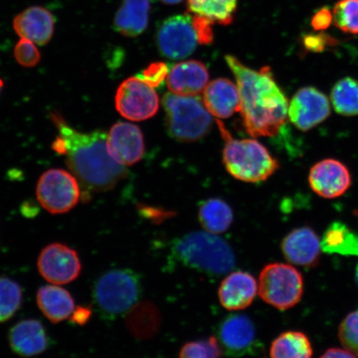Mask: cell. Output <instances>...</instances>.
I'll list each match as a JSON object with an SVG mask.
<instances>
[{"label": "cell", "instance_id": "1", "mask_svg": "<svg viewBox=\"0 0 358 358\" xmlns=\"http://www.w3.org/2000/svg\"><path fill=\"white\" fill-rule=\"evenodd\" d=\"M51 120L59 133L52 149L66 157L67 167L82 186L83 199H90L92 192L113 189L127 177V168L116 162L107 149L105 131L80 132L59 113H52Z\"/></svg>", "mask_w": 358, "mask_h": 358}, {"label": "cell", "instance_id": "2", "mask_svg": "<svg viewBox=\"0 0 358 358\" xmlns=\"http://www.w3.org/2000/svg\"><path fill=\"white\" fill-rule=\"evenodd\" d=\"M226 62L235 76L246 131L254 137L275 136L289 118V102L268 66L249 69L234 56Z\"/></svg>", "mask_w": 358, "mask_h": 358}, {"label": "cell", "instance_id": "3", "mask_svg": "<svg viewBox=\"0 0 358 358\" xmlns=\"http://www.w3.org/2000/svg\"><path fill=\"white\" fill-rule=\"evenodd\" d=\"M172 254L182 266L209 276L226 275L236 265L229 244L208 231L190 232L177 239L172 246Z\"/></svg>", "mask_w": 358, "mask_h": 358}, {"label": "cell", "instance_id": "4", "mask_svg": "<svg viewBox=\"0 0 358 358\" xmlns=\"http://www.w3.org/2000/svg\"><path fill=\"white\" fill-rule=\"evenodd\" d=\"M227 140L223 164L227 172L246 182L266 181L279 169V163L266 148L256 140H232L222 127Z\"/></svg>", "mask_w": 358, "mask_h": 358}, {"label": "cell", "instance_id": "5", "mask_svg": "<svg viewBox=\"0 0 358 358\" xmlns=\"http://www.w3.org/2000/svg\"><path fill=\"white\" fill-rule=\"evenodd\" d=\"M163 106L170 136L181 142L201 140L211 131L213 119L196 96L165 94Z\"/></svg>", "mask_w": 358, "mask_h": 358}, {"label": "cell", "instance_id": "6", "mask_svg": "<svg viewBox=\"0 0 358 358\" xmlns=\"http://www.w3.org/2000/svg\"><path fill=\"white\" fill-rule=\"evenodd\" d=\"M141 293V282L136 272L129 268H116L97 280L93 297L103 315L113 319L136 306Z\"/></svg>", "mask_w": 358, "mask_h": 358}, {"label": "cell", "instance_id": "7", "mask_svg": "<svg viewBox=\"0 0 358 358\" xmlns=\"http://www.w3.org/2000/svg\"><path fill=\"white\" fill-rule=\"evenodd\" d=\"M258 293L264 302L280 310H287L301 301L303 276L288 264H268L259 274Z\"/></svg>", "mask_w": 358, "mask_h": 358}, {"label": "cell", "instance_id": "8", "mask_svg": "<svg viewBox=\"0 0 358 358\" xmlns=\"http://www.w3.org/2000/svg\"><path fill=\"white\" fill-rule=\"evenodd\" d=\"M36 194L40 204L48 212L62 214L69 212L78 203L82 191L73 173L52 169L40 177Z\"/></svg>", "mask_w": 358, "mask_h": 358}, {"label": "cell", "instance_id": "9", "mask_svg": "<svg viewBox=\"0 0 358 358\" xmlns=\"http://www.w3.org/2000/svg\"><path fill=\"white\" fill-rule=\"evenodd\" d=\"M159 107V96L154 88L138 77L124 80L116 92V110L124 118L133 122L153 117Z\"/></svg>", "mask_w": 358, "mask_h": 358}, {"label": "cell", "instance_id": "10", "mask_svg": "<svg viewBox=\"0 0 358 358\" xmlns=\"http://www.w3.org/2000/svg\"><path fill=\"white\" fill-rule=\"evenodd\" d=\"M199 39L192 17L178 15L165 20L157 33L159 50L169 59L180 60L195 51Z\"/></svg>", "mask_w": 358, "mask_h": 358}, {"label": "cell", "instance_id": "11", "mask_svg": "<svg viewBox=\"0 0 358 358\" xmlns=\"http://www.w3.org/2000/svg\"><path fill=\"white\" fill-rule=\"evenodd\" d=\"M331 114L329 98L315 87L299 89L289 104V119L299 131H310Z\"/></svg>", "mask_w": 358, "mask_h": 358}, {"label": "cell", "instance_id": "12", "mask_svg": "<svg viewBox=\"0 0 358 358\" xmlns=\"http://www.w3.org/2000/svg\"><path fill=\"white\" fill-rule=\"evenodd\" d=\"M38 268L45 280L56 285H65L78 278L82 264L73 249L61 243H53L42 250Z\"/></svg>", "mask_w": 358, "mask_h": 358}, {"label": "cell", "instance_id": "13", "mask_svg": "<svg viewBox=\"0 0 358 358\" xmlns=\"http://www.w3.org/2000/svg\"><path fill=\"white\" fill-rule=\"evenodd\" d=\"M222 352L231 357L252 353L258 348L256 327L248 316L231 315L224 319L217 331Z\"/></svg>", "mask_w": 358, "mask_h": 358}, {"label": "cell", "instance_id": "14", "mask_svg": "<svg viewBox=\"0 0 358 358\" xmlns=\"http://www.w3.org/2000/svg\"><path fill=\"white\" fill-rule=\"evenodd\" d=\"M308 182L316 194L326 199H337L351 186L352 178L346 165L334 159H327L313 165Z\"/></svg>", "mask_w": 358, "mask_h": 358}, {"label": "cell", "instance_id": "15", "mask_svg": "<svg viewBox=\"0 0 358 358\" xmlns=\"http://www.w3.org/2000/svg\"><path fill=\"white\" fill-rule=\"evenodd\" d=\"M107 149L116 162L131 166L145 154V140L141 129L136 124L118 122L107 134Z\"/></svg>", "mask_w": 358, "mask_h": 358}, {"label": "cell", "instance_id": "16", "mask_svg": "<svg viewBox=\"0 0 358 358\" xmlns=\"http://www.w3.org/2000/svg\"><path fill=\"white\" fill-rule=\"evenodd\" d=\"M281 250L289 263L310 268L319 263L321 241L312 228L299 227L285 236L281 243Z\"/></svg>", "mask_w": 358, "mask_h": 358}, {"label": "cell", "instance_id": "17", "mask_svg": "<svg viewBox=\"0 0 358 358\" xmlns=\"http://www.w3.org/2000/svg\"><path fill=\"white\" fill-rule=\"evenodd\" d=\"M257 292L258 284L252 275L236 271L222 282L218 289L219 301L227 310H243L252 303Z\"/></svg>", "mask_w": 358, "mask_h": 358}, {"label": "cell", "instance_id": "18", "mask_svg": "<svg viewBox=\"0 0 358 358\" xmlns=\"http://www.w3.org/2000/svg\"><path fill=\"white\" fill-rule=\"evenodd\" d=\"M13 25L21 38L29 39L43 46L51 41L55 33V19L47 8L33 6L17 15Z\"/></svg>", "mask_w": 358, "mask_h": 358}, {"label": "cell", "instance_id": "19", "mask_svg": "<svg viewBox=\"0 0 358 358\" xmlns=\"http://www.w3.org/2000/svg\"><path fill=\"white\" fill-rule=\"evenodd\" d=\"M209 73L203 62L190 60L179 62L169 71V91L178 96H196L208 86Z\"/></svg>", "mask_w": 358, "mask_h": 358}, {"label": "cell", "instance_id": "20", "mask_svg": "<svg viewBox=\"0 0 358 358\" xmlns=\"http://www.w3.org/2000/svg\"><path fill=\"white\" fill-rule=\"evenodd\" d=\"M203 103L209 113L215 117L229 118L240 111L238 87L229 79L214 80L204 90Z\"/></svg>", "mask_w": 358, "mask_h": 358}, {"label": "cell", "instance_id": "21", "mask_svg": "<svg viewBox=\"0 0 358 358\" xmlns=\"http://www.w3.org/2000/svg\"><path fill=\"white\" fill-rule=\"evenodd\" d=\"M8 340L13 351L24 357L41 355L49 346L46 329L35 320H22L13 327Z\"/></svg>", "mask_w": 358, "mask_h": 358}, {"label": "cell", "instance_id": "22", "mask_svg": "<svg viewBox=\"0 0 358 358\" xmlns=\"http://www.w3.org/2000/svg\"><path fill=\"white\" fill-rule=\"evenodd\" d=\"M150 11V0H123L115 16L114 29L125 37L140 36L149 24Z\"/></svg>", "mask_w": 358, "mask_h": 358}, {"label": "cell", "instance_id": "23", "mask_svg": "<svg viewBox=\"0 0 358 358\" xmlns=\"http://www.w3.org/2000/svg\"><path fill=\"white\" fill-rule=\"evenodd\" d=\"M38 306L52 323L57 324L73 315L74 299L69 291L58 286L47 285L38 289Z\"/></svg>", "mask_w": 358, "mask_h": 358}, {"label": "cell", "instance_id": "24", "mask_svg": "<svg viewBox=\"0 0 358 358\" xmlns=\"http://www.w3.org/2000/svg\"><path fill=\"white\" fill-rule=\"evenodd\" d=\"M199 219L206 231L217 235L229 229L234 222V212L225 201L210 199L200 206Z\"/></svg>", "mask_w": 358, "mask_h": 358}, {"label": "cell", "instance_id": "25", "mask_svg": "<svg viewBox=\"0 0 358 358\" xmlns=\"http://www.w3.org/2000/svg\"><path fill=\"white\" fill-rule=\"evenodd\" d=\"M321 248L326 253L358 256V236L345 224L334 222L324 232Z\"/></svg>", "mask_w": 358, "mask_h": 358}, {"label": "cell", "instance_id": "26", "mask_svg": "<svg viewBox=\"0 0 358 358\" xmlns=\"http://www.w3.org/2000/svg\"><path fill=\"white\" fill-rule=\"evenodd\" d=\"M270 355L271 358H312L313 348L306 334L289 331L272 342Z\"/></svg>", "mask_w": 358, "mask_h": 358}, {"label": "cell", "instance_id": "27", "mask_svg": "<svg viewBox=\"0 0 358 358\" xmlns=\"http://www.w3.org/2000/svg\"><path fill=\"white\" fill-rule=\"evenodd\" d=\"M238 0H187L189 10L222 25L234 22Z\"/></svg>", "mask_w": 358, "mask_h": 358}, {"label": "cell", "instance_id": "28", "mask_svg": "<svg viewBox=\"0 0 358 358\" xmlns=\"http://www.w3.org/2000/svg\"><path fill=\"white\" fill-rule=\"evenodd\" d=\"M159 316L153 304L142 302L136 304L127 317V326L134 337L146 339L152 337L158 329Z\"/></svg>", "mask_w": 358, "mask_h": 358}, {"label": "cell", "instance_id": "29", "mask_svg": "<svg viewBox=\"0 0 358 358\" xmlns=\"http://www.w3.org/2000/svg\"><path fill=\"white\" fill-rule=\"evenodd\" d=\"M331 102L339 115H358V80L352 78L339 80L331 91Z\"/></svg>", "mask_w": 358, "mask_h": 358}, {"label": "cell", "instance_id": "30", "mask_svg": "<svg viewBox=\"0 0 358 358\" xmlns=\"http://www.w3.org/2000/svg\"><path fill=\"white\" fill-rule=\"evenodd\" d=\"M20 285L8 277L0 276V323L10 320L21 306Z\"/></svg>", "mask_w": 358, "mask_h": 358}, {"label": "cell", "instance_id": "31", "mask_svg": "<svg viewBox=\"0 0 358 358\" xmlns=\"http://www.w3.org/2000/svg\"><path fill=\"white\" fill-rule=\"evenodd\" d=\"M334 24L342 32L358 34V0H338L333 10Z\"/></svg>", "mask_w": 358, "mask_h": 358}, {"label": "cell", "instance_id": "32", "mask_svg": "<svg viewBox=\"0 0 358 358\" xmlns=\"http://www.w3.org/2000/svg\"><path fill=\"white\" fill-rule=\"evenodd\" d=\"M222 349L217 338L187 343L179 352V358H220Z\"/></svg>", "mask_w": 358, "mask_h": 358}, {"label": "cell", "instance_id": "33", "mask_svg": "<svg viewBox=\"0 0 358 358\" xmlns=\"http://www.w3.org/2000/svg\"><path fill=\"white\" fill-rule=\"evenodd\" d=\"M338 338L344 348L358 355V310L348 313L340 324Z\"/></svg>", "mask_w": 358, "mask_h": 358}, {"label": "cell", "instance_id": "34", "mask_svg": "<svg viewBox=\"0 0 358 358\" xmlns=\"http://www.w3.org/2000/svg\"><path fill=\"white\" fill-rule=\"evenodd\" d=\"M13 55L17 64L24 67L37 66L41 59V55L34 43L26 38H21L17 43Z\"/></svg>", "mask_w": 358, "mask_h": 358}, {"label": "cell", "instance_id": "35", "mask_svg": "<svg viewBox=\"0 0 358 358\" xmlns=\"http://www.w3.org/2000/svg\"><path fill=\"white\" fill-rule=\"evenodd\" d=\"M168 66L164 62H154L142 71L140 75L136 76L143 82L149 85L151 87L155 88L160 86L168 78Z\"/></svg>", "mask_w": 358, "mask_h": 358}, {"label": "cell", "instance_id": "36", "mask_svg": "<svg viewBox=\"0 0 358 358\" xmlns=\"http://www.w3.org/2000/svg\"><path fill=\"white\" fill-rule=\"evenodd\" d=\"M192 24L198 35L199 43L203 45L212 43L213 41V32L212 25L213 22L207 17L194 15L192 17Z\"/></svg>", "mask_w": 358, "mask_h": 358}, {"label": "cell", "instance_id": "37", "mask_svg": "<svg viewBox=\"0 0 358 358\" xmlns=\"http://www.w3.org/2000/svg\"><path fill=\"white\" fill-rule=\"evenodd\" d=\"M302 40L304 48L312 52L323 51L327 46L335 43V39L324 33L306 34Z\"/></svg>", "mask_w": 358, "mask_h": 358}, {"label": "cell", "instance_id": "38", "mask_svg": "<svg viewBox=\"0 0 358 358\" xmlns=\"http://www.w3.org/2000/svg\"><path fill=\"white\" fill-rule=\"evenodd\" d=\"M334 21L333 12L329 8H321L313 16L311 25L316 31H324L329 29Z\"/></svg>", "mask_w": 358, "mask_h": 358}, {"label": "cell", "instance_id": "39", "mask_svg": "<svg viewBox=\"0 0 358 358\" xmlns=\"http://www.w3.org/2000/svg\"><path fill=\"white\" fill-rule=\"evenodd\" d=\"M92 311L91 308L79 306L73 313L71 321L77 325H85L91 319Z\"/></svg>", "mask_w": 358, "mask_h": 358}, {"label": "cell", "instance_id": "40", "mask_svg": "<svg viewBox=\"0 0 358 358\" xmlns=\"http://www.w3.org/2000/svg\"><path fill=\"white\" fill-rule=\"evenodd\" d=\"M320 358H357L355 353L344 348H330Z\"/></svg>", "mask_w": 358, "mask_h": 358}, {"label": "cell", "instance_id": "41", "mask_svg": "<svg viewBox=\"0 0 358 358\" xmlns=\"http://www.w3.org/2000/svg\"><path fill=\"white\" fill-rule=\"evenodd\" d=\"M138 212L143 216L150 219H160L161 216L164 214L159 209L148 207V206H141L140 208H138Z\"/></svg>", "mask_w": 358, "mask_h": 358}, {"label": "cell", "instance_id": "42", "mask_svg": "<svg viewBox=\"0 0 358 358\" xmlns=\"http://www.w3.org/2000/svg\"><path fill=\"white\" fill-rule=\"evenodd\" d=\"M161 1L168 4H176L182 2V0H161Z\"/></svg>", "mask_w": 358, "mask_h": 358}, {"label": "cell", "instance_id": "43", "mask_svg": "<svg viewBox=\"0 0 358 358\" xmlns=\"http://www.w3.org/2000/svg\"><path fill=\"white\" fill-rule=\"evenodd\" d=\"M3 87V83L1 78H0V93L2 92V89Z\"/></svg>", "mask_w": 358, "mask_h": 358}, {"label": "cell", "instance_id": "44", "mask_svg": "<svg viewBox=\"0 0 358 358\" xmlns=\"http://www.w3.org/2000/svg\"><path fill=\"white\" fill-rule=\"evenodd\" d=\"M356 280H357V283L358 285V265H357V271H356Z\"/></svg>", "mask_w": 358, "mask_h": 358}]
</instances>
